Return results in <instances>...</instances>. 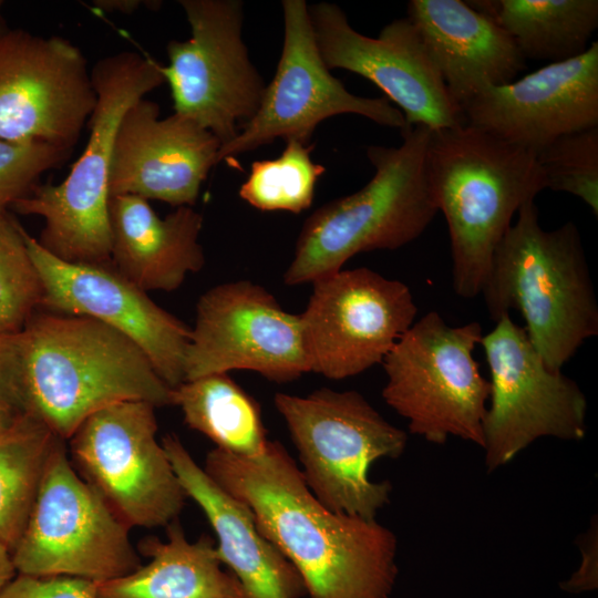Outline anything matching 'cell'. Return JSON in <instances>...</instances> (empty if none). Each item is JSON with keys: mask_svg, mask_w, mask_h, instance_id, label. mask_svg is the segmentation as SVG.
I'll return each instance as SVG.
<instances>
[{"mask_svg": "<svg viewBox=\"0 0 598 598\" xmlns=\"http://www.w3.org/2000/svg\"><path fill=\"white\" fill-rule=\"evenodd\" d=\"M425 168L447 223L453 289L473 299L482 293L514 215L546 189L543 172L535 153L466 122L431 131Z\"/></svg>", "mask_w": 598, "mask_h": 598, "instance_id": "cell-3", "label": "cell"}, {"mask_svg": "<svg viewBox=\"0 0 598 598\" xmlns=\"http://www.w3.org/2000/svg\"><path fill=\"white\" fill-rule=\"evenodd\" d=\"M3 2L0 0V8L2 7Z\"/></svg>", "mask_w": 598, "mask_h": 598, "instance_id": "cell-39", "label": "cell"}, {"mask_svg": "<svg viewBox=\"0 0 598 598\" xmlns=\"http://www.w3.org/2000/svg\"><path fill=\"white\" fill-rule=\"evenodd\" d=\"M205 472L254 513L260 533L299 573L310 598H390L398 576L392 530L323 506L278 441L256 456L217 447Z\"/></svg>", "mask_w": 598, "mask_h": 598, "instance_id": "cell-1", "label": "cell"}, {"mask_svg": "<svg viewBox=\"0 0 598 598\" xmlns=\"http://www.w3.org/2000/svg\"><path fill=\"white\" fill-rule=\"evenodd\" d=\"M162 444L187 497L204 512L218 544L219 560L238 579L244 598H301L302 578L258 529L252 511L224 491L193 458L175 434Z\"/></svg>", "mask_w": 598, "mask_h": 598, "instance_id": "cell-21", "label": "cell"}, {"mask_svg": "<svg viewBox=\"0 0 598 598\" xmlns=\"http://www.w3.org/2000/svg\"><path fill=\"white\" fill-rule=\"evenodd\" d=\"M406 18L461 111L483 90L507 84L526 69L509 35L467 1L411 0Z\"/></svg>", "mask_w": 598, "mask_h": 598, "instance_id": "cell-22", "label": "cell"}, {"mask_svg": "<svg viewBox=\"0 0 598 598\" xmlns=\"http://www.w3.org/2000/svg\"><path fill=\"white\" fill-rule=\"evenodd\" d=\"M274 403L315 497L334 513L375 518L390 502L392 485L371 481L369 471L380 458L399 457L406 433L353 390L321 388L305 396L279 392Z\"/></svg>", "mask_w": 598, "mask_h": 598, "instance_id": "cell-7", "label": "cell"}, {"mask_svg": "<svg viewBox=\"0 0 598 598\" xmlns=\"http://www.w3.org/2000/svg\"><path fill=\"white\" fill-rule=\"evenodd\" d=\"M431 128L406 126L400 146L369 145L372 178L332 199L303 223L285 271L289 286L313 282L342 269L353 256L401 248L419 238L437 214L425 168Z\"/></svg>", "mask_w": 598, "mask_h": 598, "instance_id": "cell-5", "label": "cell"}, {"mask_svg": "<svg viewBox=\"0 0 598 598\" xmlns=\"http://www.w3.org/2000/svg\"><path fill=\"white\" fill-rule=\"evenodd\" d=\"M7 30L8 28L6 27L4 22L0 19V34H2Z\"/></svg>", "mask_w": 598, "mask_h": 598, "instance_id": "cell-38", "label": "cell"}, {"mask_svg": "<svg viewBox=\"0 0 598 598\" xmlns=\"http://www.w3.org/2000/svg\"><path fill=\"white\" fill-rule=\"evenodd\" d=\"M23 353L21 332L0 329V405L21 412Z\"/></svg>", "mask_w": 598, "mask_h": 598, "instance_id": "cell-33", "label": "cell"}, {"mask_svg": "<svg viewBox=\"0 0 598 598\" xmlns=\"http://www.w3.org/2000/svg\"><path fill=\"white\" fill-rule=\"evenodd\" d=\"M0 598H97V582L68 576L17 574L0 588Z\"/></svg>", "mask_w": 598, "mask_h": 598, "instance_id": "cell-32", "label": "cell"}, {"mask_svg": "<svg viewBox=\"0 0 598 598\" xmlns=\"http://www.w3.org/2000/svg\"><path fill=\"white\" fill-rule=\"evenodd\" d=\"M283 44L276 73L266 84L255 115L218 152V163L274 142L296 140L305 144L324 120L357 114L380 125L406 127L401 111L385 97H364L349 92L322 60L309 6L305 0H283Z\"/></svg>", "mask_w": 598, "mask_h": 598, "instance_id": "cell-13", "label": "cell"}, {"mask_svg": "<svg viewBox=\"0 0 598 598\" xmlns=\"http://www.w3.org/2000/svg\"><path fill=\"white\" fill-rule=\"evenodd\" d=\"M25 241L42 283L40 308L112 327L144 351L172 389L185 381L190 328L156 305L112 262H69L48 252L28 231Z\"/></svg>", "mask_w": 598, "mask_h": 598, "instance_id": "cell-18", "label": "cell"}, {"mask_svg": "<svg viewBox=\"0 0 598 598\" xmlns=\"http://www.w3.org/2000/svg\"><path fill=\"white\" fill-rule=\"evenodd\" d=\"M536 158L546 188L580 198L598 216V126L556 138Z\"/></svg>", "mask_w": 598, "mask_h": 598, "instance_id": "cell-30", "label": "cell"}, {"mask_svg": "<svg viewBox=\"0 0 598 598\" xmlns=\"http://www.w3.org/2000/svg\"><path fill=\"white\" fill-rule=\"evenodd\" d=\"M300 313L310 372L330 380L382 363L415 322L410 288L365 268L341 269L312 282Z\"/></svg>", "mask_w": 598, "mask_h": 598, "instance_id": "cell-14", "label": "cell"}, {"mask_svg": "<svg viewBox=\"0 0 598 598\" xmlns=\"http://www.w3.org/2000/svg\"><path fill=\"white\" fill-rule=\"evenodd\" d=\"M221 144L208 130L176 113L159 117L142 97L124 113L115 134L110 196L133 195L171 206H193Z\"/></svg>", "mask_w": 598, "mask_h": 598, "instance_id": "cell-20", "label": "cell"}, {"mask_svg": "<svg viewBox=\"0 0 598 598\" xmlns=\"http://www.w3.org/2000/svg\"><path fill=\"white\" fill-rule=\"evenodd\" d=\"M25 233L8 210L0 212V329L9 332L21 331L42 302Z\"/></svg>", "mask_w": 598, "mask_h": 598, "instance_id": "cell-29", "label": "cell"}, {"mask_svg": "<svg viewBox=\"0 0 598 598\" xmlns=\"http://www.w3.org/2000/svg\"><path fill=\"white\" fill-rule=\"evenodd\" d=\"M17 575L11 553L0 543V588Z\"/></svg>", "mask_w": 598, "mask_h": 598, "instance_id": "cell-36", "label": "cell"}, {"mask_svg": "<svg viewBox=\"0 0 598 598\" xmlns=\"http://www.w3.org/2000/svg\"><path fill=\"white\" fill-rule=\"evenodd\" d=\"M95 103L86 58L68 39L0 34V140L72 151Z\"/></svg>", "mask_w": 598, "mask_h": 598, "instance_id": "cell-16", "label": "cell"}, {"mask_svg": "<svg viewBox=\"0 0 598 598\" xmlns=\"http://www.w3.org/2000/svg\"><path fill=\"white\" fill-rule=\"evenodd\" d=\"M148 2L141 0H94L93 6L105 12L131 14L141 6H147Z\"/></svg>", "mask_w": 598, "mask_h": 598, "instance_id": "cell-35", "label": "cell"}, {"mask_svg": "<svg viewBox=\"0 0 598 598\" xmlns=\"http://www.w3.org/2000/svg\"><path fill=\"white\" fill-rule=\"evenodd\" d=\"M166 527L165 542L150 536L140 543L151 560L97 584V598H244L238 579L223 569L214 539L188 540L178 519Z\"/></svg>", "mask_w": 598, "mask_h": 598, "instance_id": "cell-24", "label": "cell"}, {"mask_svg": "<svg viewBox=\"0 0 598 598\" xmlns=\"http://www.w3.org/2000/svg\"><path fill=\"white\" fill-rule=\"evenodd\" d=\"M312 150V144L289 140L277 158L252 162L239 197L262 212L299 214L308 209L318 178L326 171L311 159Z\"/></svg>", "mask_w": 598, "mask_h": 598, "instance_id": "cell-28", "label": "cell"}, {"mask_svg": "<svg viewBox=\"0 0 598 598\" xmlns=\"http://www.w3.org/2000/svg\"><path fill=\"white\" fill-rule=\"evenodd\" d=\"M495 323L480 343L491 373L482 447L488 472L539 437L579 441L587 432V400L578 384L546 365L509 313Z\"/></svg>", "mask_w": 598, "mask_h": 598, "instance_id": "cell-11", "label": "cell"}, {"mask_svg": "<svg viewBox=\"0 0 598 598\" xmlns=\"http://www.w3.org/2000/svg\"><path fill=\"white\" fill-rule=\"evenodd\" d=\"M58 437L35 416L18 412L0 430V543L18 545Z\"/></svg>", "mask_w": 598, "mask_h": 598, "instance_id": "cell-27", "label": "cell"}, {"mask_svg": "<svg viewBox=\"0 0 598 598\" xmlns=\"http://www.w3.org/2000/svg\"><path fill=\"white\" fill-rule=\"evenodd\" d=\"M21 332V412L66 441L94 412L124 401L173 405V389L128 337L95 319L35 311Z\"/></svg>", "mask_w": 598, "mask_h": 598, "instance_id": "cell-2", "label": "cell"}, {"mask_svg": "<svg viewBox=\"0 0 598 598\" xmlns=\"http://www.w3.org/2000/svg\"><path fill=\"white\" fill-rule=\"evenodd\" d=\"M482 337L480 322L452 327L430 311L386 354L382 396L412 434L434 444L452 435L483 447L491 383L473 355Z\"/></svg>", "mask_w": 598, "mask_h": 598, "instance_id": "cell-8", "label": "cell"}, {"mask_svg": "<svg viewBox=\"0 0 598 598\" xmlns=\"http://www.w3.org/2000/svg\"><path fill=\"white\" fill-rule=\"evenodd\" d=\"M462 113L467 124L535 154L565 134L598 126V42L578 56L483 90Z\"/></svg>", "mask_w": 598, "mask_h": 598, "instance_id": "cell-19", "label": "cell"}, {"mask_svg": "<svg viewBox=\"0 0 598 598\" xmlns=\"http://www.w3.org/2000/svg\"><path fill=\"white\" fill-rule=\"evenodd\" d=\"M190 37L171 40L162 65L174 113L212 132L221 146L255 115L266 84L241 38L239 0H181ZM220 146V147H221Z\"/></svg>", "mask_w": 598, "mask_h": 598, "instance_id": "cell-12", "label": "cell"}, {"mask_svg": "<svg viewBox=\"0 0 598 598\" xmlns=\"http://www.w3.org/2000/svg\"><path fill=\"white\" fill-rule=\"evenodd\" d=\"M96 103L89 138L69 175L58 185L38 184L12 206L44 219L39 244L69 262H111L109 175L115 134L125 111L165 83L162 64L136 51L101 58L91 69Z\"/></svg>", "mask_w": 598, "mask_h": 598, "instance_id": "cell-6", "label": "cell"}, {"mask_svg": "<svg viewBox=\"0 0 598 598\" xmlns=\"http://www.w3.org/2000/svg\"><path fill=\"white\" fill-rule=\"evenodd\" d=\"M111 262L144 291H174L205 265L199 243L203 216L181 206L159 217L148 200L110 196Z\"/></svg>", "mask_w": 598, "mask_h": 598, "instance_id": "cell-23", "label": "cell"}, {"mask_svg": "<svg viewBox=\"0 0 598 598\" xmlns=\"http://www.w3.org/2000/svg\"><path fill=\"white\" fill-rule=\"evenodd\" d=\"M18 411L9 406L0 405V430L7 426L16 416Z\"/></svg>", "mask_w": 598, "mask_h": 598, "instance_id": "cell-37", "label": "cell"}, {"mask_svg": "<svg viewBox=\"0 0 598 598\" xmlns=\"http://www.w3.org/2000/svg\"><path fill=\"white\" fill-rule=\"evenodd\" d=\"M156 406L124 401L86 417L70 440L80 475L130 527H161L177 519L186 494L156 437Z\"/></svg>", "mask_w": 598, "mask_h": 598, "instance_id": "cell-10", "label": "cell"}, {"mask_svg": "<svg viewBox=\"0 0 598 598\" xmlns=\"http://www.w3.org/2000/svg\"><path fill=\"white\" fill-rule=\"evenodd\" d=\"M130 529L75 471L58 439L12 561L17 574L104 582L142 565Z\"/></svg>", "mask_w": 598, "mask_h": 598, "instance_id": "cell-9", "label": "cell"}, {"mask_svg": "<svg viewBox=\"0 0 598 598\" xmlns=\"http://www.w3.org/2000/svg\"><path fill=\"white\" fill-rule=\"evenodd\" d=\"M234 370L279 383L310 372L300 315L249 280L224 282L199 297L185 354V381Z\"/></svg>", "mask_w": 598, "mask_h": 598, "instance_id": "cell-15", "label": "cell"}, {"mask_svg": "<svg viewBox=\"0 0 598 598\" xmlns=\"http://www.w3.org/2000/svg\"><path fill=\"white\" fill-rule=\"evenodd\" d=\"M582 561L579 569L560 586L573 594L594 590L598 586L597 529H590L581 539Z\"/></svg>", "mask_w": 598, "mask_h": 598, "instance_id": "cell-34", "label": "cell"}, {"mask_svg": "<svg viewBox=\"0 0 598 598\" xmlns=\"http://www.w3.org/2000/svg\"><path fill=\"white\" fill-rule=\"evenodd\" d=\"M173 405L179 406L189 429L219 450L251 457L267 446L259 404L228 373L184 381L173 389Z\"/></svg>", "mask_w": 598, "mask_h": 598, "instance_id": "cell-26", "label": "cell"}, {"mask_svg": "<svg viewBox=\"0 0 598 598\" xmlns=\"http://www.w3.org/2000/svg\"><path fill=\"white\" fill-rule=\"evenodd\" d=\"M514 41L523 58L560 62L582 54L598 27L597 0H472Z\"/></svg>", "mask_w": 598, "mask_h": 598, "instance_id": "cell-25", "label": "cell"}, {"mask_svg": "<svg viewBox=\"0 0 598 598\" xmlns=\"http://www.w3.org/2000/svg\"><path fill=\"white\" fill-rule=\"evenodd\" d=\"M71 151L43 142L0 140V212L28 196L40 176L60 166Z\"/></svg>", "mask_w": 598, "mask_h": 598, "instance_id": "cell-31", "label": "cell"}, {"mask_svg": "<svg viewBox=\"0 0 598 598\" xmlns=\"http://www.w3.org/2000/svg\"><path fill=\"white\" fill-rule=\"evenodd\" d=\"M494 321L520 312L526 334L553 370H561L598 334V303L578 227L545 230L530 199L496 247L482 290Z\"/></svg>", "mask_w": 598, "mask_h": 598, "instance_id": "cell-4", "label": "cell"}, {"mask_svg": "<svg viewBox=\"0 0 598 598\" xmlns=\"http://www.w3.org/2000/svg\"><path fill=\"white\" fill-rule=\"evenodd\" d=\"M309 14L328 69H343L371 81L398 105L406 126L423 125L435 131L465 123L406 17L391 21L377 38H371L354 30L334 3L309 6Z\"/></svg>", "mask_w": 598, "mask_h": 598, "instance_id": "cell-17", "label": "cell"}]
</instances>
